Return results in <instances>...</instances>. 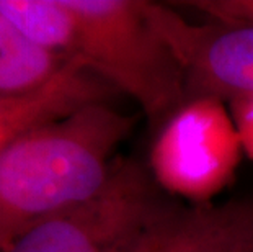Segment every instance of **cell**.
<instances>
[{
	"label": "cell",
	"instance_id": "3",
	"mask_svg": "<svg viewBox=\"0 0 253 252\" xmlns=\"http://www.w3.org/2000/svg\"><path fill=\"white\" fill-rule=\"evenodd\" d=\"M149 169L118 159L93 198L25 233L3 252H129L170 210Z\"/></svg>",
	"mask_w": 253,
	"mask_h": 252
},
{
	"label": "cell",
	"instance_id": "9",
	"mask_svg": "<svg viewBox=\"0 0 253 252\" xmlns=\"http://www.w3.org/2000/svg\"><path fill=\"white\" fill-rule=\"evenodd\" d=\"M178 5H186L219 23H253V0H190Z\"/></svg>",
	"mask_w": 253,
	"mask_h": 252
},
{
	"label": "cell",
	"instance_id": "7",
	"mask_svg": "<svg viewBox=\"0 0 253 252\" xmlns=\"http://www.w3.org/2000/svg\"><path fill=\"white\" fill-rule=\"evenodd\" d=\"M120 94L84 62L71 59L49 82L0 97V152L21 136Z\"/></svg>",
	"mask_w": 253,
	"mask_h": 252
},
{
	"label": "cell",
	"instance_id": "10",
	"mask_svg": "<svg viewBox=\"0 0 253 252\" xmlns=\"http://www.w3.org/2000/svg\"><path fill=\"white\" fill-rule=\"evenodd\" d=\"M229 106L239 130L244 154L253 160V99L230 101Z\"/></svg>",
	"mask_w": 253,
	"mask_h": 252
},
{
	"label": "cell",
	"instance_id": "8",
	"mask_svg": "<svg viewBox=\"0 0 253 252\" xmlns=\"http://www.w3.org/2000/svg\"><path fill=\"white\" fill-rule=\"evenodd\" d=\"M69 61L26 38L0 12V97L41 87Z\"/></svg>",
	"mask_w": 253,
	"mask_h": 252
},
{
	"label": "cell",
	"instance_id": "1",
	"mask_svg": "<svg viewBox=\"0 0 253 252\" xmlns=\"http://www.w3.org/2000/svg\"><path fill=\"white\" fill-rule=\"evenodd\" d=\"M136 116L93 103L21 136L0 152V252L108 184Z\"/></svg>",
	"mask_w": 253,
	"mask_h": 252
},
{
	"label": "cell",
	"instance_id": "5",
	"mask_svg": "<svg viewBox=\"0 0 253 252\" xmlns=\"http://www.w3.org/2000/svg\"><path fill=\"white\" fill-rule=\"evenodd\" d=\"M144 10L178 62L188 100L253 99V23H195L154 2Z\"/></svg>",
	"mask_w": 253,
	"mask_h": 252
},
{
	"label": "cell",
	"instance_id": "6",
	"mask_svg": "<svg viewBox=\"0 0 253 252\" xmlns=\"http://www.w3.org/2000/svg\"><path fill=\"white\" fill-rule=\"evenodd\" d=\"M129 252H253V202L171 206Z\"/></svg>",
	"mask_w": 253,
	"mask_h": 252
},
{
	"label": "cell",
	"instance_id": "4",
	"mask_svg": "<svg viewBox=\"0 0 253 252\" xmlns=\"http://www.w3.org/2000/svg\"><path fill=\"white\" fill-rule=\"evenodd\" d=\"M242 148L227 101L195 97L160 126L149 155V172L167 194L209 203L235 177Z\"/></svg>",
	"mask_w": 253,
	"mask_h": 252
},
{
	"label": "cell",
	"instance_id": "2",
	"mask_svg": "<svg viewBox=\"0 0 253 252\" xmlns=\"http://www.w3.org/2000/svg\"><path fill=\"white\" fill-rule=\"evenodd\" d=\"M71 13L62 56L84 62L129 95L154 125L188 100L176 59L145 15L142 0H64Z\"/></svg>",
	"mask_w": 253,
	"mask_h": 252
}]
</instances>
